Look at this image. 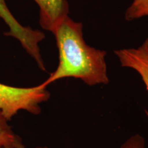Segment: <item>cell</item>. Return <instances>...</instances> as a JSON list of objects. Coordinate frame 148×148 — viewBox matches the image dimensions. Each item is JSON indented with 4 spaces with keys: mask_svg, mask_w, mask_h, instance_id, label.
<instances>
[{
    "mask_svg": "<svg viewBox=\"0 0 148 148\" xmlns=\"http://www.w3.org/2000/svg\"><path fill=\"white\" fill-rule=\"evenodd\" d=\"M50 92L40 84L33 87H14L0 83V112L7 121L20 110L38 115L41 112L40 103L47 101Z\"/></svg>",
    "mask_w": 148,
    "mask_h": 148,
    "instance_id": "obj_2",
    "label": "cell"
},
{
    "mask_svg": "<svg viewBox=\"0 0 148 148\" xmlns=\"http://www.w3.org/2000/svg\"><path fill=\"white\" fill-rule=\"evenodd\" d=\"M8 122L0 112V147L25 148L22 139L14 132Z\"/></svg>",
    "mask_w": 148,
    "mask_h": 148,
    "instance_id": "obj_5",
    "label": "cell"
},
{
    "mask_svg": "<svg viewBox=\"0 0 148 148\" xmlns=\"http://www.w3.org/2000/svg\"><path fill=\"white\" fill-rule=\"evenodd\" d=\"M39 8V23L42 28L51 33L57 25L69 15L66 0H34Z\"/></svg>",
    "mask_w": 148,
    "mask_h": 148,
    "instance_id": "obj_4",
    "label": "cell"
},
{
    "mask_svg": "<svg viewBox=\"0 0 148 148\" xmlns=\"http://www.w3.org/2000/svg\"><path fill=\"white\" fill-rule=\"evenodd\" d=\"M114 52L121 66L134 69L139 74L148 91V38L137 48L117 49ZM145 112L148 116V110Z\"/></svg>",
    "mask_w": 148,
    "mask_h": 148,
    "instance_id": "obj_3",
    "label": "cell"
},
{
    "mask_svg": "<svg viewBox=\"0 0 148 148\" xmlns=\"http://www.w3.org/2000/svg\"><path fill=\"white\" fill-rule=\"evenodd\" d=\"M120 148H145V138L138 134H134L127 138Z\"/></svg>",
    "mask_w": 148,
    "mask_h": 148,
    "instance_id": "obj_7",
    "label": "cell"
},
{
    "mask_svg": "<svg viewBox=\"0 0 148 148\" xmlns=\"http://www.w3.org/2000/svg\"><path fill=\"white\" fill-rule=\"evenodd\" d=\"M82 28L81 22L75 21L68 15L53 31L59 63L57 69L42 83L44 86L65 77L79 79L90 86L109 82L106 52L88 45L83 37Z\"/></svg>",
    "mask_w": 148,
    "mask_h": 148,
    "instance_id": "obj_1",
    "label": "cell"
},
{
    "mask_svg": "<svg viewBox=\"0 0 148 148\" xmlns=\"http://www.w3.org/2000/svg\"><path fill=\"white\" fill-rule=\"evenodd\" d=\"M0 148H12L10 147H0ZM36 148H47L46 147H36Z\"/></svg>",
    "mask_w": 148,
    "mask_h": 148,
    "instance_id": "obj_8",
    "label": "cell"
},
{
    "mask_svg": "<svg viewBox=\"0 0 148 148\" xmlns=\"http://www.w3.org/2000/svg\"><path fill=\"white\" fill-rule=\"evenodd\" d=\"M145 16H148V0H133L125 13V18L127 21Z\"/></svg>",
    "mask_w": 148,
    "mask_h": 148,
    "instance_id": "obj_6",
    "label": "cell"
}]
</instances>
